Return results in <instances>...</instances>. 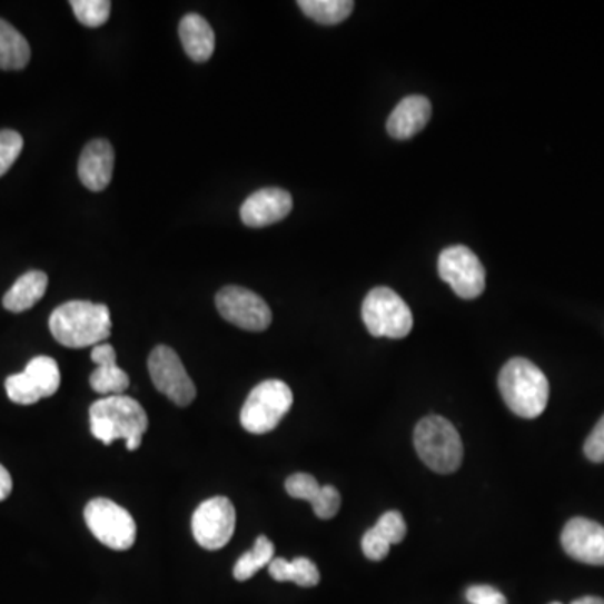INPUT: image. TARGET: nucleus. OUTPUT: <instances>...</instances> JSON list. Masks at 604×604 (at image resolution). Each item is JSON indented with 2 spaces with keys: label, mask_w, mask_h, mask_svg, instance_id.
<instances>
[{
  "label": "nucleus",
  "mask_w": 604,
  "mask_h": 604,
  "mask_svg": "<svg viewBox=\"0 0 604 604\" xmlns=\"http://www.w3.org/2000/svg\"><path fill=\"white\" fill-rule=\"evenodd\" d=\"M91 434L111 445L125 440L130 452L140 448L148 430V415L140 403L127 395L107 396L92 403L89 408Z\"/></svg>",
  "instance_id": "f257e3e1"
},
{
  "label": "nucleus",
  "mask_w": 604,
  "mask_h": 604,
  "mask_svg": "<svg viewBox=\"0 0 604 604\" xmlns=\"http://www.w3.org/2000/svg\"><path fill=\"white\" fill-rule=\"evenodd\" d=\"M49 329L66 348H88L101 345L111 335L110 309L89 300H69L55 309Z\"/></svg>",
  "instance_id": "f03ea898"
},
{
  "label": "nucleus",
  "mask_w": 604,
  "mask_h": 604,
  "mask_svg": "<svg viewBox=\"0 0 604 604\" xmlns=\"http://www.w3.org/2000/svg\"><path fill=\"white\" fill-rule=\"evenodd\" d=\"M498 389L511 412L523 418H537L549 402L546 375L526 358H513L498 375Z\"/></svg>",
  "instance_id": "7ed1b4c3"
},
{
  "label": "nucleus",
  "mask_w": 604,
  "mask_h": 604,
  "mask_svg": "<svg viewBox=\"0 0 604 604\" xmlns=\"http://www.w3.org/2000/svg\"><path fill=\"white\" fill-rule=\"evenodd\" d=\"M415 450L432 471L452 474L461 467L464 445L457 428L447 418L432 415L415 427Z\"/></svg>",
  "instance_id": "20e7f679"
},
{
  "label": "nucleus",
  "mask_w": 604,
  "mask_h": 604,
  "mask_svg": "<svg viewBox=\"0 0 604 604\" xmlns=\"http://www.w3.org/2000/svg\"><path fill=\"white\" fill-rule=\"evenodd\" d=\"M294 396L280 379L259 383L247 396L240 410V424L249 434L273 432L293 407Z\"/></svg>",
  "instance_id": "39448f33"
},
{
  "label": "nucleus",
  "mask_w": 604,
  "mask_h": 604,
  "mask_svg": "<svg viewBox=\"0 0 604 604\" xmlns=\"http://www.w3.org/2000/svg\"><path fill=\"white\" fill-rule=\"evenodd\" d=\"M363 323L376 338L402 339L414 328L407 303L389 287H375L363 300Z\"/></svg>",
  "instance_id": "423d86ee"
},
{
  "label": "nucleus",
  "mask_w": 604,
  "mask_h": 604,
  "mask_svg": "<svg viewBox=\"0 0 604 604\" xmlns=\"http://www.w3.org/2000/svg\"><path fill=\"white\" fill-rule=\"evenodd\" d=\"M85 521L92 536L115 551H127L137 541V523L125 507L110 498H92L85 509Z\"/></svg>",
  "instance_id": "0eeeda50"
},
{
  "label": "nucleus",
  "mask_w": 604,
  "mask_h": 604,
  "mask_svg": "<svg viewBox=\"0 0 604 604\" xmlns=\"http://www.w3.org/2000/svg\"><path fill=\"white\" fill-rule=\"evenodd\" d=\"M236 507L230 498L212 497L201 502L191 517V533L198 546L207 551L222 549L236 533Z\"/></svg>",
  "instance_id": "6e6552de"
},
{
  "label": "nucleus",
  "mask_w": 604,
  "mask_h": 604,
  "mask_svg": "<svg viewBox=\"0 0 604 604\" xmlns=\"http://www.w3.org/2000/svg\"><path fill=\"white\" fill-rule=\"evenodd\" d=\"M61 385L58 363L49 356H36L24 372L6 379L9 399L18 405H34L41 398L55 395Z\"/></svg>",
  "instance_id": "1a4fd4ad"
},
{
  "label": "nucleus",
  "mask_w": 604,
  "mask_h": 604,
  "mask_svg": "<svg viewBox=\"0 0 604 604\" xmlns=\"http://www.w3.org/2000/svg\"><path fill=\"white\" fill-rule=\"evenodd\" d=\"M148 372L155 388L178 407H188L197 396V388L188 376L180 356L168 346L160 345L151 351Z\"/></svg>",
  "instance_id": "9d476101"
},
{
  "label": "nucleus",
  "mask_w": 604,
  "mask_h": 604,
  "mask_svg": "<svg viewBox=\"0 0 604 604\" xmlns=\"http://www.w3.org/2000/svg\"><path fill=\"white\" fill-rule=\"evenodd\" d=\"M216 305L226 321L246 331H264L273 323L266 300L246 287H224L217 294Z\"/></svg>",
  "instance_id": "9b49d317"
},
{
  "label": "nucleus",
  "mask_w": 604,
  "mask_h": 604,
  "mask_svg": "<svg viewBox=\"0 0 604 604\" xmlns=\"http://www.w3.org/2000/svg\"><path fill=\"white\" fill-rule=\"evenodd\" d=\"M438 274L462 299H475L484 293V266L467 247L454 246L442 250Z\"/></svg>",
  "instance_id": "f8f14e48"
},
{
  "label": "nucleus",
  "mask_w": 604,
  "mask_h": 604,
  "mask_svg": "<svg viewBox=\"0 0 604 604\" xmlns=\"http://www.w3.org/2000/svg\"><path fill=\"white\" fill-rule=\"evenodd\" d=\"M561 544L567 556L591 566H604V527L584 517L564 526Z\"/></svg>",
  "instance_id": "ddd939ff"
},
{
  "label": "nucleus",
  "mask_w": 604,
  "mask_h": 604,
  "mask_svg": "<svg viewBox=\"0 0 604 604\" xmlns=\"http://www.w3.org/2000/svg\"><path fill=\"white\" fill-rule=\"evenodd\" d=\"M293 210V197L283 188H263L250 195L240 207V219L247 227L260 229L286 219Z\"/></svg>",
  "instance_id": "4468645a"
},
{
  "label": "nucleus",
  "mask_w": 604,
  "mask_h": 604,
  "mask_svg": "<svg viewBox=\"0 0 604 604\" xmlns=\"http://www.w3.org/2000/svg\"><path fill=\"white\" fill-rule=\"evenodd\" d=\"M113 168L115 150L110 141H89L79 158V180L88 190L103 191L113 178Z\"/></svg>",
  "instance_id": "2eb2a0df"
},
{
  "label": "nucleus",
  "mask_w": 604,
  "mask_h": 604,
  "mask_svg": "<svg viewBox=\"0 0 604 604\" xmlns=\"http://www.w3.org/2000/svg\"><path fill=\"white\" fill-rule=\"evenodd\" d=\"M286 491L290 497L308 501L319 519H333L341 507V495L333 485H319L313 475L294 474L286 481Z\"/></svg>",
  "instance_id": "dca6fc26"
},
{
  "label": "nucleus",
  "mask_w": 604,
  "mask_h": 604,
  "mask_svg": "<svg viewBox=\"0 0 604 604\" xmlns=\"http://www.w3.org/2000/svg\"><path fill=\"white\" fill-rule=\"evenodd\" d=\"M91 362L96 369L89 376V385L99 395H123L130 386V376L117 365V351L108 343L95 346L91 351Z\"/></svg>",
  "instance_id": "f3484780"
},
{
  "label": "nucleus",
  "mask_w": 604,
  "mask_h": 604,
  "mask_svg": "<svg viewBox=\"0 0 604 604\" xmlns=\"http://www.w3.org/2000/svg\"><path fill=\"white\" fill-rule=\"evenodd\" d=\"M432 118V105L425 96L402 99L386 121V131L395 140H408L420 133Z\"/></svg>",
  "instance_id": "a211bd4d"
},
{
  "label": "nucleus",
  "mask_w": 604,
  "mask_h": 604,
  "mask_svg": "<svg viewBox=\"0 0 604 604\" xmlns=\"http://www.w3.org/2000/svg\"><path fill=\"white\" fill-rule=\"evenodd\" d=\"M181 46L188 58L195 62H206L216 51V32L212 26L198 14H187L178 26Z\"/></svg>",
  "instance_id": "6ab92c4d"
},
{
  "label": "nucleus",
  "mask_w": 604,
  "mask_h": 604,
  "mask_svg": "<svg viewBox=\"0 0 604 604\" xmlns=\"http://www.w3.org/2000/svg\"><path fill=\"white\" fill-rule=\"evenodd\" d=\"M48 283V276L42 270H29L6 293L2 300L4 308L16 315L28 311L44 297Z\"/></svg>",
  "instance_id": "aec40b11"
},
{
  "label": "nucleus",
  "mask_w": 604,
  "mask_h": 604,
  "mask_svg": "<svg viewBox=\"0 0 604 604\" xmlns=\"http://www.w3.org/2000/svg\"><path fill=\"white\" fill-rule=\"evenodd\" d=\"M31 61L28 39L4 19H0V69L21 71Z\"/></svg>",
  "instance_id": "412c9836"
},
{
  "label": "nucleus",
  "mask_w": 604,
  "mask_h": 604,
  "mask_svg": "<svg viewBox=\"0 0 604 604\" xmlns=\"http://www.w3.org/2000/svg\"><path fill=\"white\" fill-rule=\"evenodd\" d=\"M269 574L279 583H296L300 587H313L319 583L318 566L308 557H296L294 561L284 557H274L269 564Z\"/></svg>",
  "instance_id": "4be33fe9"
},
{
  "label": "nucleus",
  "mask_w": 604,
  "mask_h": 604,
  "mask_svg": "<svg viewBox=\"0 0 604 604\" xmlns=\"http://www.w3.org/2000/svg\"><path fill=\"white\" fill-rule=\"evenodd\" d=\"M300 11L323 26H335L351 16L355 2L351 0H299Z\"/></svg>",
  "instance_id": "5701e85b"
},
{
  "label": "nucleus",
  "mask_w": 604,
  "mask_h": 604,
  "mask_svg": "<svg viewBox=\"0 0 604 604\" xmlns=\"http://www.w3.org/2000/svg\"><path fill=\"white\" fill-rule=\"evenodd\" d=\"M274 560V544L269 537H257L254 547L237 560L234 566V577L237 581H247L256 576L263 567L269 566Z\"/></svg>",
  "instance_id": "b1692460"
},
{
  "label": "nucleus",
  "mask_w": 604,
  "mask_h": 604,
  "mask_svg": "<svg viewBox=\"0 0 604 604\" xmlns=\"http://www.w3.org/2000/svg\"><path fill=\"white\" fill-rule=\"evenodd\" d=\"M76 19L86 28H101L110 19V0H72Z\"/></svg>",
  "instance_id": "393cba45"
},
{
  "label": "nucleus",
  "mask_w": 604,
  "mask_h": 604,
  "mask_svg": "<svg viewBox=\"0 0 604 604\" xmlns=\"http://www.w3.org/2000/svg\"><path fill=\"white\" fill-rule=\"evenodd\" d=\"M24 148V140L14 130L0 131V177L8 174Z\"/></svg>",
  "instance_id": "a878e982"
},
{
  "label": "nucleus",
  "mask_w": 604,
  "mask_h": 604,
  "mask_svg": "<svg viewBox=\"0 0 604 604\" xmlns=\"http://www.w3.org/2000/svg\"><path fill=\"white\" fill-rule=\"evenodd\" d=\"M375 529L388 541L389 544H398L407 536V523L398 511H389L379 517Z\"/></svg>",
  "instance_id": "bb28decb"
},
{
  "label": "nucleus",
  "mask_w": 604,
  "mask_h": 604,
  "mask_svg": "<svg viewBox=\"0 0 604 604\" xmlns=\"http://www.w3.org/2000/svg\"><path fill=\"white\" fill-rule=\"evenodd\" d=\"M389 547H392V544H389L375 527L366 531L365 536H363L362 549L369 561L385 560V557L388 556Z\"/></svg>",
  "instance_id": "cd10ccee"
},
{
  "label": "nucleus",
  "mask_w": 604,
  "mask_h": 604,
  "mask_svg": "<svg viewBox=\"0 0 604 604\" xmlns=\"http://www.w3.org/2000/svg\"><path fill=\"white\" fill-rule=\"evenodd\" d=\"M584 454L594 464H603L604 462V415L597 422L596 427L591 432L584 444Z\"/></svg>",
  "instance_id": "c85d7f7f"
},
{
  "label": "nucleus",
  "mask_w": 604,
  "mask_h": 604,
  "mask_svg": "<svg viewBox=\"0 0 604 604\" xmlns=\"http://www.w3.org/2000/svg\"><path fill=\"white\" fill-rule=\"evenodd\" d=\"M467 600L471 604H507L506 596L501 591L485 584L468 587Z\"/></svg>",
  "instance_id": "c756f323"
},
{
  "label": "nucleus",
  "mask_w": 604,
  "mask_h": 604,
  "mask_svg": "<svg viewBox=\"0 0 604 604\" xmlns=\"http://www.w3.org/2000/svg\"><path fill=\"white\" fill-rule=\"evenodd\" d=\"M12 487H14V484H12L11 474H9L4 465L0 464V502L6 501L11 495Z\"/></svg>",
  "instance_id": "7c9ffc66"
},
{
  "label": "nucleus",
  "mask_w": 604,
  "mask_h": 604,
  "mask_svg": "<svg viewBox=\"0 0 604 604\" xmlns=\"http://www.w3.org/2000/svg\"><path fill=\"white\" fill-rule=\"evenodd\" d=\"M571 604H604L603 597L597 596H584L580 600L573 601Z\"/></svg>",
  "instance_id": "2f4dec72"
},
{
  "label": "nucleus",
  "mask_w": 604,
  "mask_h": 604,
  "mask_svg": "<svg viewBox=\"0 0 604 604\" xmlns=\"http://www.w3.org/2000/svg\"><path fill=\"white\" fill-rule=\"evenodd\" d=\"M551 604H563V603H551Z\"/></svg>",
  "instance_id": "473e14b6"
}]
</instances>
